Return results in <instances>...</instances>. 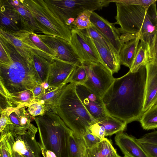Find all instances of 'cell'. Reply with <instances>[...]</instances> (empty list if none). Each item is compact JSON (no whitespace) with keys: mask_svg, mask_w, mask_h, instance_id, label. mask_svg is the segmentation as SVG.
<instances>
[{"mask_svg":"<svg viewBox=\"0 0 157 157\" xmlns=\"http://www.w3.org/2000/svg\"><path fill=\"white\" fill-rule=\"evenodd\" d=\"M71 32L70 42L82 62H100L103 64L93 40L86 29H73Z\"/></svg>","mask_w":157,"mask_h":157,"instance_id":"obj_10","label":"cell"},{"mask_svg":"<svg viewBox=\"0 0 157 157\" xmlns=\"http://www.w3.org/2000/svg\"><path fill=\"white\" fill-rule=\"evenodd\" d=\"M67 85L62 86L51 91L44 94L36 98L34 101H38L43 104L47 111H53L59 97Z\"/></svg>","mask_w":157,"mask_h":157,"instance_id":"obj_27","label":"cell"},{"mask_svg":"<svg viewBox=\"0 0 157 157\" xmlns=\"http://www.w3.org/2000/svg\"><path fill=\"white\" fill-rule=\"evenodd\" d=\"M37 35L54 52L55 54L54 59L77 66L82 65L81 59L75 52L70 42L56 36Z\"/></svg>","mask_w":157,"mask_h":157,"instance_id":"obj_11","label":"cell"},{"mask_svg":"<svg viewBox=\"0 0 157 157\" xmlns=\"http://www.w3.org/2000/svg\"><path fill=\"white\" fill-rule=\"evenodd\" d=\"M146 75L145 65L115 78L101 98L108 114L127 124L140 121L144 113Z\"/></svg>","mask_w":157,"mask_h":157,"instance_id":"obj_1","label":"cell"},{"mask_svg":"<svg viewBox=\"0 0 157 157\" xmlns=\"http://www.w3.org/2000/svg\"><path fill=\"white\" fill-rule=\"evenodd\" d=\"M139 121L144 129L149 130L157 128V105L145 111Z\"/></svg>","mask_w":157,"mask_h":157,"instance_id":"obj_30","label":"cell"},{"mask_svg":"<svg viewBox=\"0 0 157 157\" xmlns=\"http://www.w3.org/2000/svg\"><path fill=\"white\" fill-rule=\"evenodd\" d=\"M29 114L34 118L36 116L43 115L46 111L45 106L38 101H33L28 106Z\"/></svg>","mask_w":157,"mask_h":157,"instance_id":"obj_36","label":"cell"},{"mask_svg":"<svg viewBox=\"0 0 157 157\" xmlns=\"http://www.w3.org/2000/svg\"><path fill=\"white\" fill-rule=\"evenodd\" d=\"M9 134L0 137V157H15L10 143Z\"/></svg>","mask_w":157,"mask_h":157,"instance_id":"obj_35","label":"cell"},{"mask_svg":"<svg viewBox=\"0 0 157 157\" xmlns=\"http://www.w3.org/2000/svg\"><path fill=\"white\" fill-rule=\"evenodd\" d=\"M149 60L148 51L145 46L142 42L139 44L134 60L129 71L132 72H137L142 66L145 65Z\"/></svg>","mask_w":157,"mask_h":157,"instance_id":"obj_29","label":"cell"},{"mask_svg":"<svg viewBox=\"0 0 157 157\" xmlns=\"http://www.w3.org/2000/svg\"><path fill=\"white\" fill-rule=\"evenodd\" d=\"M75 90L84 105L96 121L108 115L100 97L83 84H76Z\"/></svg>","mask_w":157,"mask_h":157,"instance_id":"obj_13","label":"cell"},{"mask_svg":"<svg viewBox=\"0 0 157 157\" xmlns=\"http://www.w3.org/2000/svg\"><path fill=\"white\" fill-rule=\"evenodd\" d=\"M157 1L156 0H110L111 2L130 5H140L148 7Z\"/></svg>","mask_w":157,"mask_h":157,"instance_id":"obj_39","label":"cell"},{"mask_svg":"<svg viewBox=\"0 0 157 157\" xmlns=\"http://www.w3.org/2000/svg\"><path fill=\"white\" fill-rule=\"evenodd\" d=\"M89 131L92 134L101 139L105 136L104 128L96 122L90 128Z\"/></svg>","mask_w":157,"mask_h":157,"instance_id":"obj_42","label":"cell"},{"mask_svg":"<svg viewBox=\"0 0 157 157\" xmlns=\"http://www.w3.org/2000/svg\"><path fill=\"white\" fill-rule=\"evenodd\" d=\"M93 41L102 61L103 64L113 74L117 73L121 68L119 59L96 41L94 40Z\"/></svg>","mask_w":157,"mask_h":157,"instance_id":"obj_22","label":"cell"},{"mask_svg":"<svg viewBox=\"0 0 157 157\" xmlns=\"http://www.w3.org/2000/svg\"><path fill=\"white\" fill-rule=\"evenodd\" d=\"M41 151L49 150L57 157H70L69 140L72 131L60 117L51 110L35 117Z\"/></svg>","mask_w":157,"mask_h":157,"instance_id":"obj_4","label":"cell"},{"mask_svg":"<svg viewBox=\"0 0 157 157\" xmlns=\"http://www.w3.org/2000/svg\"><path fill=\"white\" fill-rule=\"evenodd\" d=\"M87 79L86 72L82 64L76 66L66 81L65 84L74 83L76 84H83Z\"/></svg>","mask_w":157,"mask_h":157,"instance_id":"obj_33","label":"cell"},{"mask_svg":"<svg viewBox=\"0 0 157 157\" xmlns=\"http://www.w3.org/2000/svg\"><path fill=\"white\" fill-rule=\"evenodd\" d=\"M8 98L12 107H27L35 99L32 90H28L10 95Z\"/></svg>","mask_w":157,"mask_h":157,"instance_id":"obj_28","label":"cell"},{"mask_svg":"<svg viewBox=\"0 0 157 157\" xmlns=\"http://www.w3.org/2000/svg\"><path fill=\"white\" fill-rule=\"evenodd\" d=\"M1 28L16 31L22 29L21 18L8 0H1Z\"/></svg>","mask_w":157,"mask_h":157,"instance_id":"obj_17","label":"cell"},{"mask_svg":"<svg viewBox=\"0 0 157 157\" xmlns=\"http://www.w3.org/2000/svg\"><path fill=\"white\" fill-rule=\"evenodd\" d=\"M120 157H122L121 156Z\"/></svg>","mask_w":157,"mask_h":157,"instance_id":"obj_50","label":"cell"},{"mask_svg":"<svg viewBox=\"0 0 157 157\" xmlns=\"http://www.w3.org/2000/svg\"><path fill=\"white\" fill-rule=\"evenodd\" d=\"M30 13L40 32L70 42L71 30L49 9L44 0H21Z\"/></svg>","mask_w":157,"mask_h":157,"instance_id":"obj_6","label":"cell"},{"mask_svg":"<svg viewBox=\"0 0 157 157\" xmlns=\"http://www.w3.org/2000/svg\"><path fill=\"white\" fill-rule=\"evenodd\" d=\"M70 157H88L87 148L82 136L72 131L69 140Z\"/></svg>","mask_w":157,"mask_h":157,"instance_id":"obj_25","label":"cell"},{"mask_svg":"<svg viewBox=\"0 0 157 157\" xmlns=\"http://www.w3.org/2000/svg\"><path fill=\"white\" fill-rule=\"evenodd\" d=\"M91 24L110 42L119 54L124 44L120 38L121 34L114 24L93 11L90 17Z\"/></svg>","mask_w":157,"mask_h":157,"instance_id":"obj_14","label":"cell"},{"mask_svg":"<svg viewBox=\"0 0 157 157\" xmlns=\"http://www.w3.org/2000/svg\"><path fill=\"white\" fill-rule=\"evenodd\" d=\"M26 107H9L2 112L5 115L7 122L0 133V137L9 134L13 136L22 135L28 130L36 133L38 128L31 123V115L26 110Z\"/></svg>","mask_w":157,"mask_h":157,"instance_id":"obj_9","label":"cell"},{"mask_svg":"<svg viewBox=\"0 0 157 157\" xmlns=\"http://www.w3.org/2000/svg\"><path fill=\"white\" fill-rule=\"evenodd\" d=\"M156 2L148 7L115 3L117 13L114 24L120 25L118 29L121 34L139 36L149 57L157 28Z\"/></svg>","mask_w":157,"mask_h":157,"instance_id":"obj_2","label":"cell"},{"mask_svg":"<svg viewBox=\"0 0 157 157\" xmlns=\"http://www.w3.org/2000/svg\"><path fill=\"white\" fill-rule=\"evenodd\" d=\"M86 29L89 36L93 40L106 48L112 53L115 56L119 59V54L114 49L109 41L92 24L91 26Z\"/></svg>","mask_w":157,"mask_h":157,"instance_id":"obj_31","label":"cell"},{"mask_svg":"<svg viewBox=\"0 0 157 157\" xmlns=\"http://www.w3.org/2000/svg\"><path fill=\"white\" fill-rule=\"evenodd\" d=\"M96 122L104 128L105 136H110L123 132L125 129L127 124L109 114Z\"/></svg>","mask_w":157,"mask_h":157,"instance_id":"obj_24","label":"cell"},{"mask_svg":"<svg viewBox=\"0 0 157 157\" xmlns=\"http://www.w3.org/2000/svg\"><path fill=\"white\" fill-rule=\"evenodd\" d=\"M36 134L30 130L14 136L9 134V140L12 150L24 157H41L40 147L36 138Z\"/></svg>","mask_w":157,"mask_h":157,"instance_id":"obj_12","label":"cell"},{"mask_svg":"<svg viewBox=\"0 0 157 157\" xmlns=\"http://www.w3.org/2000/svg\"><path fill=\"white\" fill-rule=\"evenodd\" d=\"M0 36L13 46L26 59L33 63V55L34 53L24 40L18 31H9L0 28Z\"/></svg>","mask_w":157,"mask_h":157,"instance_id":"obj_19","label":"cell"},{"mask_svg":"<svg viewBox=\"0 0 157 157\" xmlns=\"http://www.w3.org/2000/svg\"><path fill=\"white\" fill-rule=\"evenodd\" d=\"M49 9L65 25L67 20L75 19L84 11L102 9L110 0H45Z\"/></svg>","mask_w":157,"mask_h":157,"instance_id":"obj_7","label":"cell"},{"mask_svg":"<svg viewBox=\"0 0 157 157\" xmlns=\"http://www.w3.org/2000/svg\"><path fill=\"white\" fill-rule=\"evenodd\" d=\"M33 63L41 84L46 81L48 75L50 62L45 58L33 54Z\"/></svg>","mask_w":157,"mask_h":157,"instance_id":"obj_26","label":"cell"},{"mask_svg":"<svg viewBox=\"0 0 157 157\" xmlns=\"http://www.w3.org/2000/svg\"><path fill=\"white\" fill-rule=\"evenodd\" d=\"M88 157H120L111 142L104 137L96 146L87 149Z\"/></svg>","mask_w":157,"mask_h":157,"instance_id":"obj_23","label":"cell"},{"mask_svg":"<svg viewBox=\"0 0 157 157\" xmlns=\"http://www.w3.org/2000/svg\"><path fill=\"white\" fill-rule=\"evenodd\" d=\"M77 66L54 59L50 62L46 81L49 86L57 88L65 82Z\"/></svg>","mask_w":157,"mask_h":157,"instance_id":"obj_15","label":"cell"},{"mask_svg":"<svg viewBox=\"0 0 157 157\" xmlns=\"http://www.w3.org/2000/svg\"><path fill=\"white\" fill-rule=\"evenodd\" d=\"M42 84L43 86L44 94L58 88L49 86L47 81Z\"/></svg>","mask_w":157,"mask_h":157,"instance_id":"obj_46","label":"cell"},{"mask_svg":"<svg viewBox=\"0 0 157 157\" xmlns=\"http://www.w3.org/2000/svg\"><path fill=\"white\" fill-rule=\"evenodd\" d=\"M8 0L21 17L22 29L33 32H40L30 13L19 0Z\"/></svg>","mask_w":157,"mask_h":157,"instance_id":"obj_21","label":"cell"},{"mask_svg":"<svg viewBox=\"0 0 157 157\" xmlns=\"http://www.w3.org/2000/svg\"><path fill=\"white\" fill-rule=\"evenodd\" d=\"M76 85L71 83L65 86L52 112L73 132L82 136L96 122L78 97Z\"/></svg>","mask_w":157,"mask_h":157,"instance_id":"obj_5","label":"cell"},{"mask_svg":"<svg viewBox=\"0 0 157 157\" xmlns=\"http://www.w3.org/2000/svg\"><path fill=\"white\" fill-rule=\"evenodd\" d=\"M13 151L15 156V157H24L22 155H21L16 152Z\"/></svg>","mask_w":157,"mask_h":157,"instance_id":"obj_48","label":"cell"},{"mask_svg":"<svg viewBox=\"0 0 157 157\" xmlns=\"http://www.w3.org/2000/svg\"><path fill=\"white\" fill-rule=\"evenodd\" d=\"M12 60L9 65H0V83L7 93L11 94L32 90L41 84L33 63L29 62L12 45L0 36Z\"/></svg>","mask_w":157,"mask_h":157,"instance_id":"obj_3","label":"cell"},{"mask_svg":"<svg viewBox=\"0 0 157 157\" xmlns=\"http://www.w3.org/2000/svg\"><path fill=\"white\" fill-rule=\"evenodd\" d=\"M140 40V36H138L124 43L119 55L121 65L131 68L136 53Z\"/></svg>","mask_w":157,"mask_h":157,"instance_id":"obj_20","label":"cell"},{"mask_svg":"<svg viewBox=\"0 0 157 157\" xmlns=\"http://www.w3.org/2000/svg\"><path fill=\"white\" fill-rule=\"evenodd\" d=\"M35 98L44 94L43 86L42 84H37L32 90Z\"/></svg>","mask_w":157,"mask_h":157,"instance_id":"obj_45","label":"cell"},{"mask_svg":"<svg viewBox=\"0 0 157 157\" xmlns=\"http://www.w3.org/2000/svg\"><path fill=\"white\" fill-rule=\"evenodd\" d=\"M93 12L87 10L78 15L72 23L73 29L82 30L90 27L91 25L90 17Z\"/></svg>","mask_w":157,"mask_h":157,"instance_id":"obj_32","label":"cell"},{"mask_svg":"<svg viewBox=\"0 0 157 157\" xmlns=\"http://www.w3.org/2000/svg\"><path fill=\"white\" fill-rule=\"evenodd\" d=\"M124 157H126V156H124Z\"/></svg>","mask_w":157,"mask_h":157,"instance_id":"obj_49","label":"cell"},{"mask_svg":"<svg viewBox=\"0 0 157 157\" xmlns=\"http://www.w3.org/2000/svg\"><path fill=\"white\" fill-rule=\"evenodd\" d=\"M28 37L32 42L37 47L52 56L53 59L55 54L52 50L40 38L38 35L34 32L26 30Z\"/></svg>","mask_w":157,"mask_h":157,"instance_id":"obj_34","label":"cell"},{"mask_svg":"<svg viewBox=\"0 0 157 157\" xmlns=\"http://www.w3.org/2000/svg\"><path fill=\"white\" fill-rule=\"evenodd\" d=\"M0 113L2 112L6 109L12 107L9 103L8 98L0 94Z\"/></svg>","mask_w":157,"mask_h":157,"instance_id":"obj_44","label":"cell"},{"mask_svg":"<svg viewBox=\"0 0 157 157\" xmlns=\"http://www.w3.org/2000/svg\"><path fill=\"white\" fill-rule=\"evenodd\" d=\"M137 140L140 143H147L157 144V130L147 133Z\"/></svg>","mask_w":157,"mask_h":157,"instance_id":"obj_41","label":"cell"},{"mask_svg":"<svg viewBox=\"0 0 157 157\" xmlns=\"http://www.w3.org/2000/svg\"><path fill=\"white\" fill-rule=\"evenodd\" d=\"M12 63V60L8 50L0 40V65L8 66Z\"/></svg>","mask_w":157,"mask_h":157,"instance_id":"obj_38","label":"cell"},{"mask_svg":"<svg viewBox=\"0 0 157 157\" xmlns=\"http://www.w3.org/2000/svg\"><path fill=\"white\" fill-rule=\"evenodd\" d=\"M140 144L143 148L150 157H157V144L147 143H142Z\"/></svg>","mask_w":157,"mask_h":157,"instance_id":"obj_40","label":"cell"},{"mask_svg":"<svg viewBox=\"0 0 157 157\" xmlns=\"http://www.w3.org/2000/svg\"><path fill=\"white\" fill-rule=\"evenodd\" d=\"M147 71L144 112L157 105V62L149 60L146 65Z\"/></svg>","mask_w":157,"mask_h":157,"instance_id":"obj_16","label":"cell"},{"mask_svg":"<svg viewBox=\"0 0 157 157\" xmlns=\"http://www.w3.org/2000/svg\"><path fill=\"white\" fill-rule=\"evenodd\" d=\"M41 152L43 157H57L54 152L50 151H43Z\"/></svg>","mask_w":157,"mask_h":157,"instance_id":"obj_47","label":"cell"},{"mask_svg":"<svg viewBox=\"0 0 157 157\" xmlns=\"http://www.w3.org/2000/svg\"><path fill=\"white\" fill-rule=\"evenodd\" d=\"M82 136L87 149L96 146L102 140L94 135L89 130Z\"/></svg>","mask_w":157,"mask_h":157,"instance_id":"obj_37","label":"cell"},{"mask_svg":"<svg viewBox=\"0 0 157 157\" xmlns=\"http://www.w3.org/2000/svg\"><path fill=\"white\" fill-rule=\"evenodd\" d=\"M149 60L157 62V28L154 39Z\"/></svg>","mask_w":157,"mask_h":157,"instance_id":"obj_43","label":"cell"},{"mask_svg":"<svg viewBox=\"0 0 157 157\" xmlns=\"http://www.w3.org/2000/svg\"><path fill=\"white\" fill-rule=\"evenodd\" d=\"M114 140L124 156L127 157H150L137 139L123 132L116 134Z\"/></svg>","mask_w":157,"mask_h":157,"instance_id":"obj_18","label":"cell"},{"mask_svg":"<svg viewBox=\"0 0 157 157\" xmlns=\"http://www.w3.org/2000/svg\"><path fill=\"white\" fill-rule=\"evenodd\" d=\"M82 63L87 75L83 85L102 98L114 80L112 73L100 62L84 61Z\"/></svg>","mask_w":157,"mask_h":157,"instance_id":"obj_8","label":"cell"}]
</instances>
